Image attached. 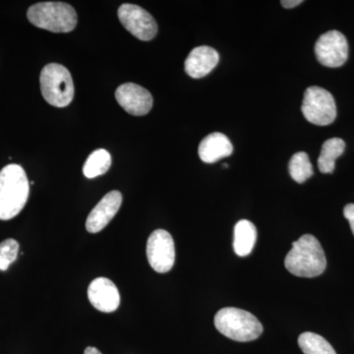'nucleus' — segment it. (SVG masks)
Wrapping results in <instances>:
<instances>
[{
    "label": "nucleus",
    "instance_id": "nucleus-1",
    "mask_svg": "<svg viewBox=\"0 0 354 354\" xmlns=\"http://www.w3.org/2000/svg\"><path fill=\"white\" fill-rule=\"evenodd\" d=\"M30 194L27 174L19 165H6L0 171V220L19 215Z\"/></svg>",
    "mask_w": 354,
    "mask_h": 354
},
{
    "label": "nucleus",
    "instance_id": "nucleus-2",
    "mask_svg": "<svg viewBox=\"0 0 354 354\" xmlns=\"http://www.w3.org/2000/svg\"><path fill=\"white\" fill-rule=\"evenodd\" d=\"M285 265L286 270L295 276L315 278L325 272L327 260L318 239L313 235L304 234L293 242Z\"/></svg>",
    "mask_w": 354,
    "mask_h": 354
},
{
    "label": "nucleus",
    "instance_id": "nucleus-3",
    "mask_svg": "<svg viewBox=\"0 0 354 354\" xmlns=\"http://www.w3.org/2000/svg\"><path fill=\"white\" fill-rule=\"evenodd\" d=\"M214 322L221 334L236 342L255 341L263 333L262 324L253 314L235 307L221 309Z\"/></svg>",
    "mask_w": 354,
    "mask_h": 354
},
{
    "label": "nucleus",
    "instance_id": "nucleus-4",
    "mask_svg": "<svg viewBox=\"0 0 354 354\" xmlns=\"http://www.w3.org/2000/svg\"><path fill=\"white\" fill-rule=\"evenodd\" d=\"M27 16L32 25L53 32L73 31L78 22L75 9L64 2H39L28 9Z\"/></svg>",
    "mask_w": 354,
    "mask_h": 354
},
{
    "label": "nucleus",
    "instance_id": "nucleus-5",
    "mask_svg": "<svg viewBox=\"0 0 354 354\" xmlns=\"http://www.w3.org/2000/svg\"><path fill=\"white\" fill-rule=\"evenodd\" d=\"M39 83L44 99L51 106L65 108L73 100V80L68 69L64 65H46L41 70Z\"/></svg>",
    "mask_w": 354,
    "mask_h": 354
},
{
    "label": "nucleus",
    "instance_id": "nucleus-6",
    "mask_svg": "<svg viewBox=\"0 0 354 354\" xmlns=\"http://www.w3.org/2000/svg\"><path fill=\"white\" fill-rule=\"evenodd\" d=\"M301 111L307 121L318 127L329 125L337 118L334 97L329 91L317 86L305 91Z\"/></svg>",
    "mask_w": 354,
    "mask_h": 354
},
{
    "label": "nucleus",
    "instance_id": "nucleus-7",
    "mask_svg": "<svg viewBox=\"0 0 354 354\" xmlns=\"http://www.w3.org/2000/svg\"><path fill=\"white\" fill-rule=\"evenodd\" d=\"M147 258L156 272L164 274L171 271L176 261V248L171 234L164 230H155L147 242Z\"/></svg>",
    "mask_w": 354,
    "mask_h": 354
},
{
    "label": "nucleus",
    "instance_id": "nucleus-8",
    "mask_svg": "<svg viewBox=\"0 0 354 354\" xmlns=\"http://www.w3.org/2000/svg\"><path fill=\"white\" fill-rule=\"evenodd\" d=\"M121 24L141 41H151L158 32V25L150 13L134 4H122L118 9Z\"/></svg>",
    "mask_w": 354,
    "mask_h": 354
},
{
    "label": "nucleus",
    "instance_id": "nucleus-9",
    "mask_svg": "<svg viewBox=\"0 0 354 354\" xmlns=\"http://www.w3.org/2000/svg\"><path fill=\"white\" fill-rule=\"evenodd\" d=\"M315 55L324 66L330 68L342 66L348 57V44L346 37L335 30L323 34L315 44Z\"/></svg>",
    "mask_w": 354,
    "mask_h": 354
},
{
    "label": "nucleus",
    "instance_id": "nucleus-10",
    "mask_svg": "<svg viewBox=\"0 0 354 354\" xmlns=\"http://www.w3.org/2000/svg\"><path fill=\"white\" fill-rule=\"evenodd\" d=\"M115 97L122 109L132 115H146L152 109V95L137 84L127 83L120 86L116 90Z\"/></svg>",
    "mask_w": 354,
    "mask_h": 354
},
{
    "label": "nucleus",
    "instance_id": "nucleus-11",
    "mask_svg": "<svg viewBox=\"0 0 354 354\" xmlns=\"http://www.w3.org/2000/svg\"><path fill=\"white\" fill-rule=\"evenodd\" d=\"M122 195L120 191H111L97 203L86 221V228L90 234H97L109 225L120 211Z\"/></svg>",
    "mask_w": 354,
    "mask_h": 354
},
{
    "label": "nucleus",
    "instance_id": "nucleus-12",
    "mask_svg": "<svg viewBox=\"0 0 354 354\" xmlns=\"http://www.w3.org/2000/svg\"><path fill=\"white\" fill-rule=\"evenodd\" d=\"M88 298L95 309L104 313L115 311L120 304V295L118 286L106 278H97L90 283Z\"/></svg>",
    "mask_w": 354,
    "mask_h": 354
},
{
    "label": "nucleus",
    "instance_id": "nucleus-13",
    "mask_svg": "<svg viewBox=\"0 0 354 354\" xmlns=\"http://www.w3.org/2000/svg\"><path fill=\"white\" fill-rule=\"evenodd\" d=\"M220 62V55L215 48L202 46L192 50L185 60V71L194 79L208 75Z\"/></svg>",
    "mask_w": 354,
    "mask_h": 354
},
{
    "label": "nucleus",
    "instance_id": "nucleus-14",
    "mask_svg": "<svg viewBox=\"0 0 354 354\" xmlns=\"http://www.w3.org/2000/svg\"><path fill=\"white\" fill-rule=\"evenodd\" d=\"M232 152L234 146L232 142L225 134L220 132L212 133L205 137L198 149L200 158L206 164H214L221 158L230 157Z\"/></svg>",
    "mask_w": 354,
    "mask_h": 354
},
{
    "label": "nucleus",
    "instance_id": "nucleus-15",
    "mask_svg": "<svg viewBox=\"0 0 354 354\" xmlns=\"http://www.w3.org/2000/svg\"><path fill=\"white\" fill-rule=\"evenodd\" d=\"M257 241V230L253 223L248 220H241L235 225L234 249L239 257H246L252 252Z\"/></svg>",
    "mask_w": 354,
    "mask_h": 354
},
{
    "label": "nucleus",
    "instance_id": "nucleus-16",
    "mask_svg": "<svg viewBox=\"0 0 354 354\" xmlns=\"http://www.w3.org/2000/svg\"><path fill=\"white\" fill-rule=\"evenodd\" d=\"M346 150V143L341 138H330L323 144L318 158L319 171L322 174H333L335 171V160L341 157Z\"/></svg>",
    "mask_w": 354,
    "mask_h": 354
},
{
    "label": "nucleus",
    "instance_id": "nucleus-17",
    "mask_svg": "<svg viewBox=\"0 0 354 354\" xmlns=\"http://www.w3.org/2000/svg\"><path fill=\"white\" fill-rule=\"evenodd\" d=\"M111 165V153L104 149H99L91 153L83 167L84 176L95 178L108 172Z\"/></svg>",
    "mask_w": 354,
    "mask_h": 354
},
{
    "label": "nucleus",
    "instance_id": "nucleus-18",
    "mask_svg": "<svg viewBox=\"0 0 354 354\" xmlns=\"http://www.w3.org/2000/svg\"><path fill=\"white\" fill-rule=\"evenodd\" d=\"M298 346L304 354H337L330 342L315 333L306 332L300 335Z\"/></svg>",
    "mask_w": 354,
    "mask_h": 354
},
{
    "label": "nucleus",
    "instance_id": "nucleus-19",
    "mask_svg": "<svg viewBox=\"0 0 354 354\" xmlns=\"http://www.w3.org/2000/svg\"><path fill=\"white\" fill-rule=\"evenodd\" d=\"M290 174L291 178L297 183H304L307 179L313 176V167L310 162L308 155L304 152H298L290 158Z\"/></svg>",
    "mask_w": 354,
    "mask_h": 354
},
{
    "label": "nucleus",
    "instance_id": "nucleus-20",
    "mask_svg": "<svg viewBox=\"0 0 354 354\" xmlns=\"http://www.w3.org/2000/svg\"><path fill=\"white\" fill-rule=\"evenodd\" d=\"M19 252V243L14 239H6L0 243V271H6L15 262Z\"/></svg>",
    "mask_w": 354,
    "mask_h": 354
},
{
    "label": "nucleus",
    "instance_id": "nucleus-21",
    "mask_svg": "<svg viewBox=\"0 0 354 354\" xmlns=\"http://www.w3.org/2000/svg\"><path fill=\"white\" fill-rule=\"evenodd\" d=\"M344 215L351 225V230L354 235V204H348L344 209Z\"/></svg>",
    "mask_w": 354,
    "mask_h": 354
},
{
    "label": "nucleus",
    "instance_id": "nucleus-22",
    "mask_svg": "<svg viewBox=\"0 0 354 354\" xmlns=\"http://www.w3.org/2000/svg\"><path fill=\"white\" fill-rule=\"evenodd\" d=\"M281 3L285 8L290 9L300 6V4L304 3V1L302 0H285V1H281Z\"/></svg>",
    "mask_w": 354,
    "mask_h": 354
},
{
    "label": "nucleus",
    "instance_id": "nucleus-23",
    "mask_svg": "<svg viewBox=\"0 0 354 354\" xmlns=\"http://www.w3.org/2000/svg\"><path fill=\"white\" fill-rule=\"evenodd\" d=\"M84 354H102L99 349L93 348V346H88V348L85 349L84 351Z\"/></svg>",
    "mask_w": 354,
    "mask_h": 354
}]
</instances>
